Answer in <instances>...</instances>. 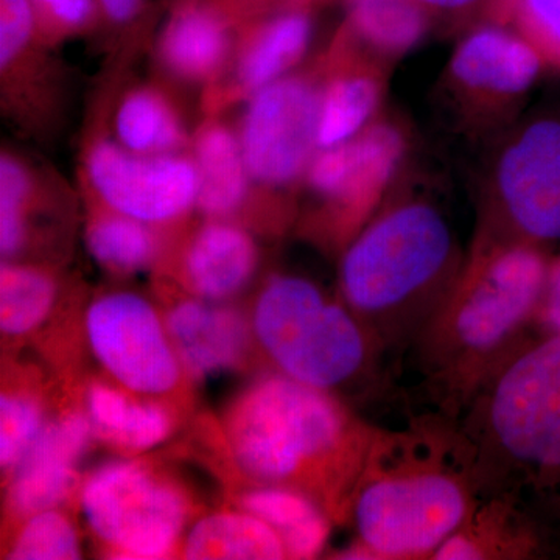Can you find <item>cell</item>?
Here are the masks:
<instances>
[{"label": "cell", "instance_id": "obj_1", "mask_svg": "<svg viewBox=\"0 0 560 560\" xmlns=\"http://www.w3.org/2000/svg\"><path fill=\"white\" fill-rule=\"evenodd\" d=\"M550 261L530 243L495 250L447 298L419 335L423 372L438 397L464 410L521 348L536 323Z\"/></svg>", "mask_w": 560, "mask_h": 560}, {"label": "cell", "instance_id": "obj_2", "mask_svg": "<svg viewBox=\"0 0 560 560\" xmlns=\"http://www.w3.org/2000/svg\"><path fill=\"white\" fill-rule=\"evenodd\" d=\"M460 458L475 488L560 480V334H541L492 372L467 407Z\"/></svg>", "mask_w": 560, "mask_h": 560}, {"label": "cell", "instance_id": "obj_3", "mask_svg": "<svg viewBox=\"0 0 560 560\" xmlns=\"http://www.w3.org/2000/svg\"><path fill=\"white\" fill-rule=\"evenodd\" d=\"M453 257L451 228L431 206H400L374 221L345 254L346 305L381 350L418 340L448 293L442 280Z\"/></svg>", "mask_w": 560, "mask_h": 560}, {"label": "cell", "instance_id": "obj_4", "mask_svg": "<svg viewBox=\"0 0 560 560\" xmlns=\"http://www.w3.org/2000/svg\"><path fill=\"white\" fill-rule=\"evenodd\" d=\"M226 431L237 466L276 486L340 467L345 455H366V445L329 393L283 374L265 375L243 390L231 407Z\"/></svg>", "mask_w": 560, "mask_h": 560}, {"label": "cell", "instance_id": "obj_5", "mask_svg": "<svg viewBox=\"0 0 560 560\" xmlns=\"http://www.w3.org/2000/svg\"><path fill=\"white\" fill-rule=\"evenodd\" d=\"M250 324L280 374L326 393L359 378L381 350L348 307L296 276L265 283Z\"/></svg>", "mask_w": 560, "mask_h": 560}, {"label": "cell", "instance_id": "obj_6", "mask_svg": "<svg viewBox=\"0 0 560 560\" xmlns=\"http://www.w3.org/2000/svg\"><path fill=\"white\" fill-rule=\"evenodd\" d=\"M361 482L353 521L368 558H420L451 539L474 512L470 477L430 460H400Z\"/></svg>", "mask_w": 560, "mask_h": 560}, {"label": "cell", "instance_id": "obj_7", "mask_svg": "<svg viewBox=\"0 0 560 560\" xmlns=\"http://www.w3.org/2000/svg\"><path fill=\"white\" fill-rule=\"evenodd\" d=\"M80 503L94 536L120 559L167 558L187 518L183 492L138 460H114L95 470Z\"/></svg>", "mask_w": 560, "mask_h": 560}, {"label": "cell", "instance_id": "obj_8", "mask_svg": "<svg viewBox=\"0 0 560 560\" xmlns=\"http://www.w3.org/2000/svg\"><path fill=\"white\" fill-rule=\"evenodd\" d=\"M84 175L105 208L151 226L178 221L197 208L201 186L194 156L132 153L105 139L88 149Z\"/></svg>", "mask_w": 560, "mask_h": 560}, {"label": "cell", "instance_id": "obj_9", "mask_svg": "<svg viewBox=\"0 0 560 560\" xmlns=\"http://www.w3.org/2000/svg\"><path fill=\"white\" fill-rule=\"evenodd\" d=\"M88 341L110 377L139 396H164L179 385L180 361L167 326L135 293H110L86 313Z\"/></svg>", "mask_w": 560, "mask_h": 560}, {"label": "cell", "instance_id": "obj_10", "mask_svg": "<svg viewBox=\"0 0 560 560\" xmlns=\"http://www.w3.org/2000/svg\"><path fill=\"white\" fill-rule=\"evenodd\" d=\"M238 139L250 180L280 187L300 178L318 147L320 91L282 77L248 98Z\"/></svg>", "mask_w": 560, "mask_h": 560}, {"label": "cell", "instance_id": "obj_11", "mask_svg": "<svg viewBox=\"0 0 560 560\" xmlns=\"http://www.w3.org/2000/svg\"><path fill=\"white\" fill-rule=\"evenodd\" d=\"M501 200L514 226L533 242L560 241V121L539 120L500 161Z\"/></svg>", "mask_w": 560, "mask_h": 560}, {"label": "cell", "instance_id": "obj_12", "mask_svg": "<svg viewBox=\"0 0 560 560\" xmlns=\"http://www.w3.org/2000/svg\"><path fill=\"white\" fill-rule=\"evenodd\" d=\"M91 420L68 415L44 427L13 470L9 504L13 514L32 517L55 510L75 488L77 463L90 447Z\"/></svg>", "mask_w": 560, "mask_h": 560}, {"label": "cell", "instance_id": "obj_13", "mask_svg": "<svg viewBox=\"0 0 560 560\" xmlns=\"http://www.w3.org/2000/svg\"><path fill=\"white\" fill-rule=\"evenodd\" d=\"M399 132L375 127L357 139L323 150L308 165V180L341 208L359 210L375 200L401 156Z\"/></svg>", "mask_w": 560, "mask_h": 560}, {"label": "cell", "instance_id": "obj_14", "mask_svg": "<svg viewBox=\"0 0 560 560\" xmlns=\"http://www.w3.org/2000/svg\"><path fill=\"white\" fill-rule=\"evenodd\" d=\"M235 24L219 3H183L173 13L158 44V58L172 77L186 83L219 81L230 68Z\"/></svg>", "mask_w": 560, "mask_h": 560}, {"label": "cell", "instance_id": "obj_15", "mask_svg": "<svg viewBox=\"0 0 560 560\" xmlns=\"http://www.w3.org/2000/svg\"><path fill=\"white\" fill-rule=\"evenodd\" d=\"M165 326L180 366L197 381L234 370L248 352V323L212 301H180L167 313Z\"/></svg>", "mask_w": 560, "mask_h": 560}, {"label": "cell", "instance_id": "obj_16", "mask_svg": "<svg viewBox=\"0 0 560 560\" xmlns=\"http://www.w3.org/2000/svg\"><path fill=\"white\" fill-rule=\"evenodd\" d=\"M312 21L305 11H289L254 25L235 47L231 80L223 91L213 92L210 105L245 101L268 84L282 79L307 50Z\"/></svg>", "mask_w": 560, "mask_h": 560}, {"label": "cell", "instance_id": "obj_17", "mask_svg": "<svg viewBox=\"0 0 560 560\" xmlns=\"http://www.w3.org/2000/svg\"><path fill=\"white\" fill-rule=\"evenodd\" d=\"M253 237L223 220H213L195 232L184 250L183 278L198 298L224 301L245 289L257 268Z\"/></svg>", "mask_w": 560, "mask_h": 560}, {"label": "cell", "instance_id": "obj_18", "mask_svg": "<svg viewBox=\"0 0 560 560\" xmlns=\"http://www.w3.org/2000/svg\"><path fill=\"white\" fill-rule=\"evenodd\" d=\"M541 62L539 51L528 39L499 28H482L460 44L452 69L466 86L518 94L537 79Z\"/></svg>", "mask_w": 560, "mask_h": 560}, {"label": "cell", "instance_id": "obj_19", "mask_svg": "<svg viewBox=\"0 0 560 560\" xmlns=\"http://www.w3.org/2000/svg\"><path fill=\"white\" fill-rule=\"evenodd\" d=\"M194 156L200 171L197 208L213 220L234 215L249 197L248 167L238 135L220 120H208L195 132Z\"/></svg>", "mask_w": 560, "mask_h": 560}, {"label": "cell", "instance_id": "obj_20", "mask_svg": "<svg viewBox=\"0 0 560 560\" xmlns=\"http://www.w3.org/2000/svg\"><path fill=\"white\" fill-rule=\"evenodd\" d=\"M88 415L94 433L125 451L156 447L171 434V412L154 401L140 400L130 393L94 383L88 390Z\"/></svg>", "mask_w": 560, "mask_h": 560}, {"label": "cell", "instance_id": "obj_21", "mask_svg": "<svg viewBox=\"0 0 560 560\" xmlns=\"http://www.w3.org/2000/svg\"><path fill=\"white\" fill-rule=\"evenodd\" d=\"M114 128L120 145L132 153L178 154L187 147L178 108L154 86L135 88L121 98Z\"/></svg>", "mask_w": 560, "mask_h": 560}, {"label": "cell", "instance_id": "obj_22", "mask_svg": "<svg viewBox=\"0 0 560 560\" xmlns=\"http://www.w3.org/2000/svg\"><path fill=\"white\" fill-rule=\"evenodd\" d=\"M285 545L267 522L243 512H217L191 528L187 559H283Z\"/></svg>", "mask_w": 560, "mask_h": 560}, {"label": "cell", "instance_id": "obj_23", "mask_svg": "<svg viewBox=\"0 0 560 560\" xmlns=\"http://www.w3.org/2000/svg\"><path fill=\"white\" fill-rule=\"evenodd\" d=\"M242 508L279 534L290 558H313L326 544L329 525L305 492L282 486L250 490Z\"/></svg>", "mask_w": 560, "mask_h": 560}, {"label": "cell", "instance_id": "obj_24", "mask_svg": "<svg viewBox=\"0 0 560 560\" xmlns=\"http://www.w3.org/2000/svg\"><path fill=\"white\" fill-rule=\"evenodd\" d=\"M86 245L97 264L119 275L145 270L160 253L151 224L108 208L92 217Z\"/></svg>", "mask_w": 560, "mask_h": 560}, {"label": "cell", "instance_id": "obj_25", "mask_svg": "<svg viewBox=\"0 0 560 560\" xmlns=\"http://www.w3.org/2000/svg\"><path fill=\"white\" fill-rule=\"evenodd\" d=\"M43 176L11 151L0 158V250L3 259L16 257L28 241L33 209L44 197Z\"/></svg>", "mask_w": 560, "mask_h": 560}, {"label": "cell", "instance_id": "obj_26", "mask_svg": "<svg viewBox=\"0 0 560 560\" xmlns=\"http://www.w3.org/2000/svg\"><path fill=\"white\" fill-rule=\"evenodd\" d=\"M57 283L38 268L3 264L0 270V329L10 337L31 334L49 315Z\"/></svg>", "mask_w": 560, "mask_h": 560}, {"label": "cell", "instance_id": "obj_27", "mask_svg": "<svg viewBox=\"0 0 560 560\" xmlns=\"http://www.w3.org/2000/svg\"><path fill=\"white\" fill-rule=\"evenodd\" d=\"M378 102V88L370 77L345 75L320 91L318 147L341 145L361 130Z\"/></svg>", "mask_w": 560, "mask_h": 560}, {"label": "cell", "instance_id": "obj_28", "mask_svg": "<svg viewBox=\"0 0 560 560\" xmlns=\"http://www.w3.org/2000/svg\"><path fill=\"white\" fill-rule=\"evenodd\" d=\"M418 0H350V20L361 38L397 54L410 49L425 31Z\"/></svg>", "mask_w": 560, "mask_h": 560}, {"label": "cell", "instance_id": "obj_29", "mask_svg": "<svg viewBox=\"0 0 560 560\" xmlns=\"http://www.w3.org/2000/svg\"><path fill=\"white\" fill-rule=\"evenodd\" d=\"M80 539L75 526L55 510L28 517L11 545L10 559H80Z\"/></svg>", "mask_w": 560, "mask_h": 560}, {"label": "cell", "instance_id": "obj_30", "mask_svg": "<svg viewBox=\"0 0 560 560\" xmlns=\"http://www.w3.org/2000/svg\"><path fill=\"white\" fill-rule=\"evenodd\" d=\"M43 407L24 393H3L0 399V464L13 471L44 430Z\"/></svg>", "mask_w": 560, "mask_h": 560}, {"label": "cell", "instance_id": "obj_31", "mask_svg": "<svg viewBox=\"0 0 560 560\" xmlns=\"http://www.w3.org/2000/svg\"><path fill=\"white\" fill-rule=\"evenodd\" d=\"M43 43H57L90 31L102 13L98 0H31Z\"/></svg>", "mask_w": 560, "mask_h": 560}, {"label": "cell", "instance_id": "obj_32", "mask_svg": "<svg viewBox=\"0 0 560 560\" xmlns=\"http://www.w3.org/2000/svg\"><path fill=\"white\" fill-rule=\"evenodd\" d=\"M518 20L541 60L560 69V0H518Z\"/></svg>", "mask_w": 560, "mask_h": 560}, {"label": "cell", "instance_id": "obj_33", "mask_svg": "<svg viewBox=\"0 0 560 560\" xmlns=\"http://www.w3.org/2000/svg\"><path fill=\"white\" fill-rule=\"evenodd\" d=\"M536 324H539L541 334H560V257L550 261Z\"/></svg>", "mask_w": 560, "mask_h": 560}, {"label": "cell", "instance_id": "obj_34", "mask_svg": "<svg viewBox=\"0 0 560 560\" xmlns=\"http://www.w3.org/2000/svg\"><path fill=\"white\" fill-rule=\"evenodd\" d=\"M102 13L114 24H127L138 16L142 0H98Z\"/></svg>", "mask_w": 560, "mask_h": 560}, {"label": "cell", "instance_id": "obj_35", "mask_svg": "<svg viewBox=\"0 0 560 560\" xmlns=\"http://www.w3.org/2000/svg\"><path fill=\"white\" fill-rule=\"evenodd\" d=\"M215 2L230 14L235 24H241L245 14L256 10L261 3L271 2V0H215Z\"/></svg>", "mask_w": 560, "mask_h": 560}, {"label": "cell", "instance_id": "obj_36", "mask_svg": "<svg viewBox=\"0 0 560 560\" xmlns=\"http://www.w3.org/2000/svg\"><path fill=\"white\" fill-rule=\"evenodd\" d=\"M418 2L438 7V9H458V7L469 5L475 0H418Z\"/></svg>", "mask_w": 560, "mask_h": 560}]
</instances>
